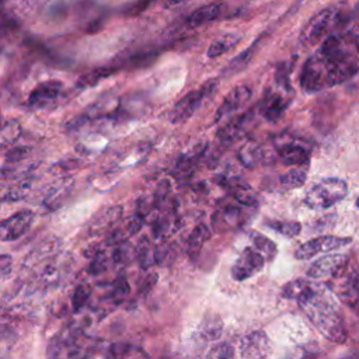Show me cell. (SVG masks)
<instances>
[{"label": "cell", "instance_id": "cell-31", "mask_svg": "<svg viewBox=\"0 0 359 359\" xmlns=\"http://www.w3.org/2000/svg\"><path fill=\"white\" fill-rule=\"evenodd\" d=\"M117 70H118V68H99L93 72H88L77 80V87L86 88V87H90V86H96L100 80L111 76Z\"/></svg>", "mask_w": 359, "mask_h": 359}, {"label": "cell", "instance_id": "cell-14", "mask_svg": "<svg viewBox=\"0 0 359 359\" xmlns=\"http://www.w3.org/2000/svg\"><path fill=\"white\" fill-rule=\"evenodd\" d=\"M124 211L121 206H106L100 209L88 222V235L90 236H99L104 232L111 231L115 223L121 219Z\"/></svg>", "mask_w": 359, "mask_h": 359}, {"label": "cell", "instance_id": "cell-39", "mask_svg": "<svg viewBox=\"0 0 359 359\" xmlns=\"http://www.w3.org/2000/svg\"><path fill=\"white\" fill-rule=\"evenodd\" d=\"M144 223H145V213L138 212L137 215H133V217L130 219V222H129V224H128V232H129V235L138 233V232L144 228Z\"/></svg>", "mask_w": 359, "mask_h": 359}, {"label": "cell", "instance_id": "cell-20", "mask_svg": "<svg viewBox=\"0 0 359 359\" xmlns=\"http://www.w3.org/2000/svg\"><path fill=\"white\" fill-rule=\"evenodd\" d=\"M73 183L70 180H64V182L55 184L43 198V206L48 209H58L70 195Z\"/></svg>", "mask_w": 359, "mask_h": 359}, {"label": "cell", "instance_id": "cell-41", "mask_svg": "<svg viewBox=\"0 0 359 359\" xmlns=\"http://www.w3.org/2000/svg\"><path fill=\"white\" fill-rule=\"evenodd\" d=\"M152 2H153V0H138L137 3L130 5V6L126 9L125 13H126L128 16H137V14L142 13L145 9H148Z\"/></svg>", "mask_w": 359, "mask_h": 359}, {"label": "cell", "instance_id": "cell-15", "mask_svg": "<svg viewBox=\"0 0 359 359\" xmlns=\"http://www.w3.org/2000/svg\"><path fill=\"white\" fill-rule=\"evenodd\" d=\"M269 351V338L264 331H253L240 342L242 359H264Z\"/></svg>", "mask_w": 359, "mask_h": 359}, {"label": "cell", "instance_id": "cell-40", "mask_svg": "<svg viewBox=\"0 0 359 359\" xmlns=\"http://www.w3.org/2000/svg\"><path fill=\"white\" fill-rule=\"evenodd\" d=\"M13 268V260L9 254H2L0 255V275H2V280H8Z\"/></svg>", "mask_w": 359, "mask_h": 359}, {"label": "cell", "instance_id": "cell-16", "mask_svg": "<svg viewBox=\"0 0 359 359\" xmlns=\"http://www.w3.org/2000/svg\"><path fill=\"white\" fill-rule=\"evenodd\" d=\"M222 12H223V3L222 2L205 5V6L200 8V9H197L193 14H190L187 17L186 26L188 28H198L201 26H205V24L219 19Z\"/></svg>", "mask_w": 359, "mask_h": 359}, {"label": "cell", "instance_id": "cell-26", "mask_svg": "<svg viewBox=\"0 0 359 359\" xmlns=\"http://www.w3.org/2000/svg\"><path fill=\"white\" fill-rule=\"evenodd\" d=\"M307 180V164L304 166H295L293 168L288 170L281 178L280 182L282 187L287 190H295L304 186Z\"/></svg>", "mask_w": 359, "mask_h": 359}, {"label": "cell", "instance_id": "cell-38", "mask_svg": "<svg viewBox=\"0 0 359 359\" xmlns=\"http://www.w3.org/2000/svg\"><path fill=\"white\" fill-rule=\"evenodd\" d=\"M106 268H107L106 257H104V254L99 253V254H96V257L93 258L92 264H90L88 271L92 273V274H95V275H97V274H100V273H104Z\"/></svg>", "mask_w": 359, "mask_h": 359}, {"label": "cell", "instance_id": "cell-12", "mask_svg": "<svg viewBox=\"0 0 359 359\" xmlns=\"http://www.w3.org/2000/svg\"><path fill=\"white\" fill-rule=\"evenodd\" d=\"M347 261H348V255H345V254H327L314 261L309 266L306 275L310 280L329 278V277L337 274L340 269L347 264Z\"/></svg>", "mask_w": 359, "mask_h": 359}, {"label": "cell", "instance_id": "cell-29", "mask_svg": "<svg viewBox=\"0 0 359 359\" xmlns=\"http://www.w3.org/2000/svg\"><path fill=\"white\" fill-rule=\"evenodd\" d=\"M21 135V125L16 119H6L2 126V133H0V145L3 149L12 146Z\"/></svg>", "mask_w": 359, "mask_h": 359}, {"label": "cell", "instance_id": "cell-33", "mask_svg": "<svg viewBox=\"0 0 359 359\" xmlns=\"http://www.w3.org/2000/svg\"><path fill=\"white\" fill-rule=\"evenodd\" d=\"M262 151L261 148H258L257 145H253V144H249V145H244L240 152H239V159L240 162L247 166V167H254L255 164H258L262 159Z\"/></svg>", "mask_w": 359, "mask_h": 359}, {"label": "cell", "instance_id": "cell-18", "mask_svg": "<svg viewBox=\"0 0 359 359\" xmlns=\"http://www.w3.org/2000/svg\"><path fill=\"white\" fill-rule=\"evenodd\" d=\"M278 156L281 162L287 166H304L309 164V159H310L309 151L302 145L293 142L282 145L278 149Z\"/></svg>", "mask_w": 359, "mask_h": 359}, {"label": "cell", "instance_id": "cell-17", "mask_svg": "<svg viewBox=\"0 0 359 359\" xmlns=\"http://www.w3.org/2000/svg\"><path fill=\"white\" fill-rule=\"evenodd\" d=\"M223 184L231 190V194L236 200L237 204H240L246 208L258 205L260 201H258L257 193L249 184L240 182L239 178H236V180L233 178V180H231V182H224Z\"/></svg>", "mask_w": 359, "mask_h": 359}, {"label": "cell", "instance_id": "cell-9", "mask_svg": "<svg viewBox=\"0 0 359 359\" xmlns=\"http://www.w3.org/2000/svg\"><path fill=\"white\" fill-rule=\"evenodd\" d=\"M34 222V212L20 211L0 223V239L2 242H16L24 236Z\"/></svg>", "mask_w": 359, "mask_h": 359}, {"label": "cell", "instance_id": "cell-19", "mask_svg": "<svg viewBox=\"0 0 359 359\" xmlns=\"http://www.w3.org/2000/svg\"><path fill=\"white\" fill-rule=\"evenodd\" d=\"M107 359H151L139 347L128 342H115L107 351Z\"/></svg>", "mask_w": 359, "mask_h": 359}, {"label": "cell", "instance_id": "cell-10", "mask_svg": "<svg viewBox=\"0 0 359 359\" xmlns=\"http://www.w3.org/2000/svg\"><path fill=\"white\" fill-rule=\"evenodd\" d=\"M282 92H291V90H282ZM280 90H268L260 111L268 122H277L285 114L291 104V97L285 96Z\"/></svg>", "mask_w": 359, "mask_h": 359}, {"label": "cell", "instance_id": "cell-3", "mask_svg": "<svg viewBox=\"0 0 359 359\" xmlns=\"http://www.w3.org/2000/svg\"><path fill=\"white\" fill-rule=\"evenodd\" d=\"M347 14L342 8H327L314 14L300 34V42L307 47H313L323 41H326L330 35L338 32V30L345 24Z\"/></svg>", "mask_w": 359, "mask_h": 359}, {"label": "cell", "instance_id": "cell-24", "mask_svg": "<svg viewBox=\"0 0 359 359\" xmlns=\"http://www.w3.org/2000/svg\"><path fill=\"white\" fill-rule=\"evenodd\" d=\"M249 236H250V242L253 243L254 249H257L265 257L266 261H273L277 257L278 247L271 239H268L266 236H264L262 233L255 232V231H251L249 233Z\"/></svg>", "mask_w": 359, "mask_h": 359}, {"label": "cell", "instance_id": "cell-35", "mask_svg": "<svg viewBox=\"0 0 359 359\" xmlns=\"http://www.w3.org/2000/svg\"><path fill=\"white\" fill-rule=\"evenodd\" d=\"M90 296H92V289H90L87 285H79L72 295L73 310L79 311L80 309H83L87 304Z\"/></svg>", "mask_w": 359, "mask_h": 359}, {"label": "cell", "instance_id": "cell-44", "mask_svg": "<svg viewBox=\"0 0 359 359\" xmlns=\"http://www.w3.org/2000/svg\"><path fill=\"white\" fill-rule=\"evenodd\" d=\"M355 205H356V208H359V197L356 198V202H355Z\"/></svg>", "mask_w": 359, "mask_h": 359}, {"label": "cell", "instance_id": "cell-27", "mask_svg": "<svg viewBox=\"0 0 359 359\" xmlns=\"http://www.w3.org/2000/svg\"><path fill=\"white\" fill-rule=\"evenodd\" d=\"M223 324L217 314H209L201 323V336L208 341H215L222 336Z\"/></svg>", "mask_w": 359, "mask_h": 359}, {"label": "cell", "instance_id": "cell-5", "mask_svg": "<svg viewBox=\"0 0 359 359\" xmlns=\"http://www.w3.org/2000/svg\"><path fill=\"white\" fill-rule=\"evenodd\" d=\"M217 88V80L211 79L206 83H204L200 88L194 90V92L186 95L183 99H180L170 114V122L171 124H183L187 119H190L197 110L202 106V103L215 93Z\"/></svg>", "mask_w": 359, "mask_h": 359}, {"label": "cell", "instance_id": "cell-2", "mask_svg": "<svg viewBox=\"0 0 359 359\" xmlns=\"http://www.w3.org/2000/svg\"><path fill=\"white\" fill-rule=\"evenodd\" d=\"M298 303L311 324L324 338L334 344H344L347 341L348 330L344 316L326 288L311 282L298 299Z\"/></svg>", "mask_w": 359, "mask_h": 359}, {"label": "cell", "instance_id": "cell-6", "mask_svg": "<svg viewBox=\"0 0 359 359\" xmlns=\"http://www.w3.org/2000/svg\"><path fill=\"white\" fill-rule=\"evenodd\" d=\"M352 239L351 237H340V236H333V235H326V236H319L316 239H311L302 246H299L295 251V258L296 260H310L313 257H316L322 253H331L338 249H342L348 244H351Z\"/></svg>", "mask_w": 359, "mask_h": 359}, {"label": "cell", "instance_id": "cell-23", "mask_svg": "<svg viewBox=\"0 0 359 359\" xmlns=\"http://www.w3.org/2000/svg\"><path fill=\"white\" fill-rule=\"evenodd\" d=\"M211 236H212V231L206 226L205 223L197 224L193 233L188 237V254L191 257H197L201 253L205 243L211 239Z\"/></svg>", "mask_w": 359, "mask_h": 359}, {"label": "cell", "instance_id": "cell-21", "mask_svg": "<svg viewBox=\"0 0 359 359\" xmlns=\"http://www.w3.org/2000/svg\"><path fill=\"white\" fill-rule=\"evenodd\" d=\"M242 37L239 34L231 32V34H223L219 38H216L208 48V58H217L223 54L229 52L231 50L235 48V45H237L240 42Z\"/></svg>", "mask_w": 359, "mask_h": 359}, {"label": "cell", "instance_id": "cell-1", "mask_svg": "<svg viewBox=\"0 0 359 359\" xmlns=\"http://www.w3.org/2000/svg\"><path fill=\"white\" fill-rule=\"evenodd\" d=\"M359 72V35L349 27L336 32L322 42L319 51L311 55L300 72V87L306 93L348 81Z\"/></svg>", "mask_w": 359, "mask_h": 359}, {"label": "cell", "instance_id": "cell-42", "mask_svg": "<svg viewBox=\"0 0 359 359\" xmlns=\"http://www.w3.org/2000/svg\"><path fill=\"white\" fill-rule=\"evenodd\" d=\"M157 280H159V278H157V274H149V275L146 277L145 282H144L142 287H141V295H142V296L149 295L151 291L153 289V287L156 285Z\"/></svg>", "mask_w": 359, "mask_h": 359}, {"label": "cell", "instance_id": "cell-30", "mask_svg": "<svg viewBox=\"0 0 359 359\" xmlns=\"http://www.w3.org/2000/svg\"><path fill=\"white\" fill-rule=\"evenodd\" d=\"M135 251H137V258L141 264V268L148 269L153 264H156V247H153L146 237H142L139 240Z\"/></svg>", "mask_w": 359, "mask_h": 359}, {"label": "cell", "instance_id": "cell-8", "mask_svg": "<svg viewBox=\"0 0 359 359\" xmlns=\"http://www.w3.org/2000/svg\"><path fill=\"white\" fill-rule=\"evenodd\" d=\"M246 206L237 204V205H224L216 209V212L212 215V228L213 231L223 233V232H232L243 226L246 222Z\"/></svg>", "mask_w": 359, "mask_h": 359}, {"label": "cell", "instance_id": "cell-34", "mask_svg": "<svg viewBox=\"0 0 359 359\" xmlns=\"http://www.w3.org/2000/svg\"><path fill=\"white\" fill-rule=\"evenodd\" d=\"M31 187V182H28V180H24V182L16 184V186H12L9 187L8 191L3 193L2 195V201L3 202H16V201H20L26 197V194L28 193Z\"/></svg>", "mask_w": 359, "mask_h": 359}, {"label": "cell", "instance_id": "cell-7", "mask_svg": "<svg viewBox=\"0 0 359 359\" xmlns=\"http://www.w3.org/2000/svg\"><path fill=\"white\" fill-rule=\"evenodd\" d=\"M265 257L254 247H246L232 265V278L235 281H246L262 271Z\"/></svg>", "mask_w": 359, "mask_h": 359}, {"label": "cell", "instance_id": "cell-32", "mask_svg": "<svg viewBox=\"0 0 359 359\" xmlns=\"http://www.w3.org/2000/svg\"><path fill=\"white\" fill-rule=\"evenodd\" d=\"M310 281L304 280V278H298V280H293V281H289L288 284L284 285L282 291H281V295L282 298L285 299H293V300H298L304 292L306 289L310 287Z\"/></svg>", "mask_w": 359, "mask_h": 359}, {"label": "cell", "instance_id": "cell-13", "mask_svg": "<svg viewBox=\"0 0 359 359\" xmlns=\"http://www.w3.org/2000/svg\"><path fill=\"white\" fill-rule=\"evenodd\" d=\"M62 83L57 81V80H50L38 84L28 97V107L34 108V110H41L48 107L50 104L55 103L57 99L59 97L61 92H62Z\"/></svg>", "mask_w": 359, "mask_h": 359}, {"label": "cell", "instance_id": "cell-4", "mask_svg": "<svg viewBox=\"0 0 359 359\" xmlns=\"http://www.w3.org/2000/svg\"><path fill=\"white\" fill-rule=\"evenodd\" d=\"M348 194V186L341 178L329 177L313 184L304 195V205L313 211H322L341 202Z\"/></svg>", "mask_w": 359, "mask_h": 359}, {"label": "cell", "instance_id": "cell-25", "mask_svg": "<svg viewBox=\"0 0 359 359\" xmlns=\"http://www.w3.org/2000/svg\"><path fill=\"white\" fill-rule=\"evenodd\" d=\"M258 42L260 41H255L251 47H249L247 50H244L242 54H239V57H236L235 59H232L231 62H229V65L224 68V70H223V76H233V75H237V73H240L242 70H244L247 66H249V64L251 62V59H253V57H254V54H255V50H257V45H258Z\"/></svg>", "mask_w": 359, "mask_h": 359}, {"label": "cell", "instance_id": "cell-28", "mask_svg": "<svg viewBox=\"0 0 359 359\" xmlns=\"http://www.w3.org/2000/svg\"><path fill=\"white\" fill-rule=\"evenodd\" d=\"M265 224L285 237H296L302 232V224L296 220H269Z\"/></svg>", "mask_w": 359, "mask_h": 359}, {"label": "cell", "instance_id": "cell-36", "mask_svg": "<svg viewBox=\"0 0 359 359\" xmlns=\"http://www.w3.org/2000/svg\"><path fill=\"white\" fill-rule=\"evenodd\" d=\"M31 153V148L28 146H20V148H13L10 149L8 153H6V157H5V164L3 166H13V164H17L20 162H23L24 159H27Z\"/></svg>", "mask_w": 359, "mask_h": 359}, {"label": "cell", "instance_id": "cell-43", "mask_svg": "<svg viewBox=\"0 0 359 359\" xmlns=\"http://www.w3.org/2000/svg\"><path fill=\"white\" fill-rule=\"evenodd\" d=\"M188 2H190V0H166L164 6L166 8H177V6H183Z\"/></svg>", "mask_w": 359, "mask_h": 359}, {"label": "cell", "instance_id": "cell-11", "mask_svg": "<svg viewBox=\"0 0 359 359\" xmlns=\"http://www.w3.org/2000/svg\"><path fill=\"white\" fill-rule=\"evenodd\" d=\"M251 96H253V90L250 86L246 84L237 86L233 90H231V93L223 99L222 104L216 110L215 122H220L223 118H226L233 113H236L237 110H240L244 104H247V101H250Z\"/></svg>", "mask_w": 359, "mask_h": 359}, {"label": "cell", "instance_id": "cell-22", "mask_svg": "<svg viewBox=\"0 0 359 359\" xmlns=\"http://www.w3.org/2000/svg\"><path fill=\"white\" fill-rule=\"evenodd\" d=\"M246 121H247V115H242L237 117L236 119H232L229 124L224 125L219 132H217V138L223 145H229L232 142H235L244 129L246 126Z\"/></svg>", "mask_w": 359, "mask_h": 359}, {"label": "cell", "instance_id": "cell-37", "mask_svg": "<svg viewBox=\"0 0 359 359\" xmlns=\"http://www.w3.org/2000/svg\"><path fill=\"white\" fill-rule=\"evenodd\" d=\"M232 358H233V348L226 342L213 345V348H211V351L206 355V359H232Z\"/></svg>", "mask_w": 359, "mask_h": 359}]
</instances>
